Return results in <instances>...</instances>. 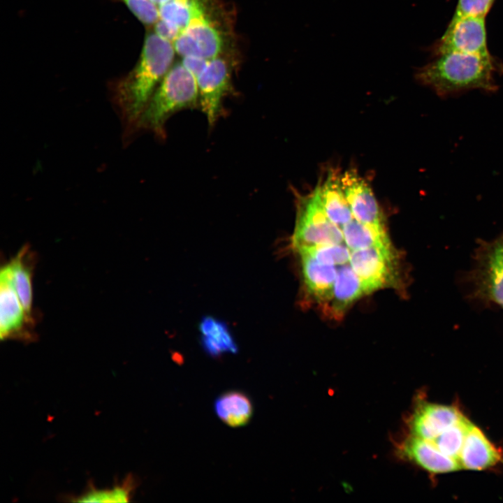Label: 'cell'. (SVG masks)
<instances>
[{"mask_svg": "<svg viewBox=\"0 0 503 503\" xmlns=\"http://www.w3.org/2000/svg\"><path fill=\"white\" fill-rule=\"evenodd\" d=\"M349 263L369 293L400 285L398 255L391 242L351 251Z\"/></svg>", "mask_w": 503, "mask_h": 503, "instance_id": "obj_6", "label": "cell"}, {"mask_svg": "<svg viewBox=\"0 0 503 503\" xmlns=\"http://www.w3.org/2000/svg\"><path fill=\"white\" fill-rule=\"evenodd\" d=\"M214 5L212 0H197L189 23L173 43L181 57L212 59L226 54L228 31L218 18Z\"/></svg>", "mask_w": 503, "mask_h": 503, "instance_id": "obj_4", "label": "cell"}, {"mask_svg": "<svg viewBox=\"0 0 503 503\" xmlns=\"http://www.w3.org/2000/svg\"><path fill=\"white\" fill-rule=\"evenodd\" d=\"M432 61L418 68L416 80L430 87L441 98L480 89L497 90L495 75L502 67L490 54L449 52L435 56Z\"/></svg>", "mask_w": 503, "mask_h": 503, "instance_id": "obj_2", "label": "cell"}, {"mask_svg": "<svg viewBox=\"0 0 503 503\" xmlns=\"http://www.w3.org/2000/svg\"><path fill=\"white\" fill-rule=\"evenodd\" d=\"M297 252L301 258L302 278L306 290L322 307L331 296L337 265L321 263L305 251Z\"/></svg>", "mask_w": 503, "mask_h": 503, "instance_id": "obj_15", "label": "cell"}, {"mask_svg": "<svg viewBox=\"0 0 503 503\" xmlns=\"http://www.w3.org/2000/svg\"><path fill=\"white\" fill-rule=\"evenodd\" d=\"M318 185L321 203L327 216L342 228L353 216L342 187L341 174L336 170H331L323 182Z\"/></svg>", "mask_w": 503, "mask_h": 503, "instance_id": "obj_18", "label": "cell"}, {"mask_svg": "<svg viewBox=\"0 0 503 503\" xmlns=\"http://www.w3.org/2000/svg\"><path fill=\"white\" fill-rule=\"evenodd\" d=\"M341 183L353 218L367 226L386 228L383 214L369 184L355 170L341 174Z\"/></svg>", "mask_w": 503, "mask_h": 503, "instance_id": "obj_10", "label": "cell"}, {"mask_svg": "<svg viewBox=\"0 0 503 503\" xmlns=\"http://www.w3.org/2000/svg\"><path fill=\"white\" fill-rule=\"evenodd\" d=\"M344 243L351 251L390 243L386 228L365 225L353 218L342 227Z\"/></svg>", "mask_w": 503, "mask_h": 503, "instance_id": "obj_21", "label": "cell"}, {"mask_svg": "<svg viewBox=\"0 0 503 503\" xmlns=\"http://www.w3.org/2000/svg\"><path fill=\"white\" fill-rule=\"evenodd\" d=\"M495 0H458L453 17L486 18Z\"/></svg>", "mask_w": 503, "mask_h": 503, "instance_id": "obj_27", "label": "cell"}, {"mask_svg": "<svg viewBox=\"0 0 503 503\" xmlns=\"http://www.w3.org/2000/svg\"><path fill=\"white\" fill-rule=\"evenodd\" d=\"M154 31L162 38L173 42L182 33V31L175 26L159 19L154 25Z\"/></svg>", "mask_w": 503, "mask_h": 503, "instance_id": "obj_28", "label": "cell"}, {"mask_svg": "<svg viewBox=\"0 0 503 503\" xmlns=\"http://www.w3.org/2000/svg\"><path fill=\"white\" fill-rule=\"evenodd\" d=\"M472 423L465 417L445 430L431 441L444 454L456 459L462 449L464 442Z\"/></svg>", "mask_w": 503, "mask_h": 503, "instance_id": "obj_22", "label": "cell"}, {"mask_svg": "<svg viewBox=\"0 0 503 503\" xmlns=\"http://www.w3.org/2000/svg\"><path fill=\"white\" fill-rule=\"evenodd\" d=\"M143 24L152 25L159 20V8L152 0H121Z\"/></svg>", "mask_w": 503, "mask_h": 503, "instance_id": "obj_26", "label": "cell"}, {"mask_svg": "<svg viewBox=\"0 0 503 503\" xmlns=\"http://www.w3.org/2000/svg\"><path fill=\"white\" fill-rule=\"evenodd\" d=\"M475 279L481 296L503 307V261L491 246L479 256Z\"/></svg>", "mask_w": 503, "mask_h": 503, "instance_id": "obj_17", "label": "cell"}, {"mask_svg": "<svg viewBox=\"0 0 503 503\" xmlns=\"http://www.w3.org/2000/svg\"><path fill=\"white\" fill-rule=\"evenodd\" d=\"M305 251L321 263L341 265L349 262L351 251L347 245L329 244L299 249Z\"/></svg>", "mask_w": 503, "mask_h": 503, "instance_id": "obj_25", "label": "cell"}, {"mask_svg": "<svg viewBox=\"0 0 503 503\" xmlns=\"http://www.w3.org/2000/svg\"><path fill=\"white\" fill-rule=\"evenodd\" d=\"M464 417L454 407L423 402L416 407L410 419L411 435L432 440Z\"/></svg>", "mask_w": 503, "mask_h": 503, "instance_id": "obj_11", "label": "cell"}, {"mask_svg": "<svg viewBox=\"0 0 503 503\" xmlns=\"http://www.w3.org/2000/svg\"><path fill=\"white\" fill-rule=\"evenodd\" d=\"M404 458L432 473H446L461 469L458 460L440 451L430 440L409 436L400 446Z\"/></svg>", "mask_w": 503, "mask_h": 503, "instance_id": "obj_13", "label": "cell"}, {"mask_svg": "<svg viewBox=\"0 0 503 503\" xmlns=\"http://www.w3.org/2000/svg\"><path fill=\"white\" fill-rule=\"evenodd\" d=\"M233 64L226 54L212 59L196 78L199 107L213 126L223 112V101L231 90Z\"/></svg>", "mask_w": 503, "mask_h": 503, "instance_id": "obj_7", "label": "cell"}, {"mask_svg": "<svg viewBox=\"0 0 503 503\" xmlns=\"http://www.w3.org/2000/svg\"><path fill=\"white\" fill-rule=\"evenodd\" d=\"M210 60L196 56H187L182 57L180 61L197 78L205 69Z\"/></svg>", "mask_w": 503, "mask_h": 503, "instance_id": "obj_29", "label": "cell"}, {"mask_svg": "<svg viewBox=\"0 0 503 503\" xmlns=\"http://www.w3.org/2000/svg\"><path fill=\"white\" fill-rule=\"evenodd\" d=\"M175 54L171 42L154 31L147 34L138 62L114 89L115 103L128 130L137 129L146 105L174 64Z\"/></svg>", "mask_w": 503, "mask_h": 503, "instance_id": "obj_1", "label": "cell"}, {"mask_svg": "<svg viewBox=\"0 0 503 503\" xmlns=\"http://www.w3.org/2000/svg\"><path fill=\"white\" fill-rule=\"evenodd\" d=\"M214 409L218 418L232 428L247 425L252 419L254 407L250 398L240 391H228L214 401Z\"/></svg>", "mask_w": 503, "mask_h": 503, "instance_id": "obj_19", "label": "cell"}, {"mask_svg": "<svg viewBox=\"0 0 503 503\" xmlns=\"http://www.w3.org/2000/svg\"><path fill=\"white\" fill-rule=\"evenodd\" d=\"M432 52L435 56L449 52L490 54L486 18L452 17L442 38L432 45Z\"/></svg>", "mask_w": 503, "mask_h": 503, "instance_id": "obj_8", "label": "cell"}, {"mask_svg": "<svg viewBox=\"0 0 503 503\" xmlns=\"http://www.w3.org/2000/svg\"><path fill=\"white\" fill-rule=\"evenodd\" d=\"M199 330L202 347L210 356L217 357L238 351L235 339L224 321L212 316H206L201 319Z\"/></svg>", "mask_w": 503, "mask_h": 503, "instance_id": "obj_20", "label": "cell"}, {"mask_svg": "<svg viewBox=\"0 0 503 503\" xmlns=\"http://www.w3.org/2000/svg\"><path fill=\"white\" fill-rule=\"evenodd\" d=\"M368 293L365 284L349 262L337 265L331 296L321 307L330 317L340 319L353 302Z\"/></svg>", "mask_w": 503, "mask_h": 503, "instance_id": "obj_12", "label": "cell"}, {"mask_svg": "<svg viewBox=\"0 0 503 503\" xmlns=\"http://www.w3.org/2000/svg\"><path fill=\"white\" fill-rule=\"evenodd\" d=\"M494 252L500 257L503 261V235L497 240V242L491 245Z\"/></svg>", "mask_w": 503, "mask_h": 503, "instance_id": "obj_30", "label": "cell"}, {"mask_svg": "<svg viewBox=\"0 0 503 503\" xmlns=\"http://www.w3.org/2000/svg\"><path fill=\"white\" fill-rule=\"evenodd\" d=\"M196 3L197 0H169L159 6V19L182 31L193 16Z\"/></svg>", "mask_w": 503, "mask_h": 503, "instance_id": "obj_23", "label": "cell"}, {"mask_svg": "<svg viewBox=\"0 0 503 503\" xmlns=\"http://www.w3.org/2000/svg\"><path fill=\"white\" fill-rule=\"evenodd\" d=\"M34 253L29 247L24 246L8 263L1 268L10 280L17 295L26 312L32 315V279L34 265Z\"/></svg>", "mask_w": 503, "mask_h": 503, "instance_id": "obj_16", "label": "cell"}, {"mask_svg": "<svg viewBox=\"0 0 503 503\" xmlns=\"http://www.w3.org/2000/svg\"><path fill=\"white\" fill-rule=\"evenodd\" d=\"M342 228L332 222L321 203L319 185L307 195H296V220L292 236L296 251L344 243Z\"/></svg>", "mask_w": 503, "mask_h": 503, "instance_id": "obj_5", "label": "cell"}, {"mask_svg": "<svg viewBox=\"0 0 503 503\" xmlns=\"http://www.w3.org/2000/svg\"><path fill=\"white\" fill-rule=\"evenodd\" d=\"M199 106L197 80L181 63L175 62L164 76L143 110L137 125L165 136V124L174 113Z\"/></svg>", "mask_w": 503, "mask_h": 503, "instance_id": "obj_3", "label": "cell"}, {"mask_svg": "<svg viewBox=\"0 0 503 503\" xmlns=\"http://www.w3.org/2000/svg\"><path fill=\"white\" fill-rule=\"evenodd\" d=\"M502 459V452L472 423L458 458L461 468L482 470L495 465Z\"/></svg>", "mask_w": 503, "mask_h": 503, "instance_id": "obj_14", "label": "cell"}, {"mask_svg": "<svg viewBox=\"0 0 503 503\" xmlns=\"http://www.w3.org/2000/svg\"><path fill=\"white\" fill-rule=\"evenodd\" d=\"M135 481L127 477L121 484L112 489L98 490L91 487L85 493L78 497L76 502H125L129 501L134 490Z\"/></svg>", "mask_w": 503, "mask_h": 503, "instance_id": "obj_24", "label": "cell"}, {"mask_svg": "<svg viewBox=\"0 0 503 503\" xmlns=\"http://www.w3.org/2000/svg\"><path fill=\"white\" fill-rule=\"evenodd\" d=\"M159 6L169 0H152Z\"/></svg>", "mask_w": 503, "mask_h": 503, "instance_id": "obj_31", "label": "cell"}, {"mask_svg": "<svg viewBox=\"0 0 503 503\" xmlns=\"http://www.w3.org/2000/svg\"><path fill=\"white\" fill-rule=\"evenodd\" d=\"M34 317L23 307L8 276L0 272V337L4 340L31 341Z\"/></svg>", "mask_w": 503, "mask_h": 503, "instance_id": "obj_9", "label": "cell"}]
</instances>
